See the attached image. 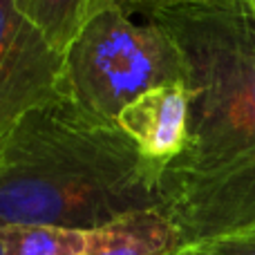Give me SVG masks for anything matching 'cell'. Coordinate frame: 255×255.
<instances>
[{"label":"cell","mask_w":255,"mask_h":255,"mask_svg":"<svg viewBox=\"0 0 255 255\" xmlns=\"http://www.w3.org/2000/svg\"><path fill=\"white\" fill-rule=\"evenodd\" d=\"M190 94L186 83L152 88L119 112L115 124L126 132L141 157L166 166L188 143Z\"/></svg>","instance_id":"obj_5"},{"label":"cell","mask_w":255,"mask_h":255,"mask_svg":"<svg viewBox=\"0 0 255 255\" xmlns=\"http://www.w3.org/2000/svg\"><path fill=\"white\" fill-rule=\"evenodd\" d=\"M108 2L117 4L119 9H124L126 13H148L152 11H161V9H170V7H179V4H193V2H204V0H108Z\"/></svg>","instance_id":"obj_10"},{"label":"cell","mask_w":255,"mask_h":255,"mask_svg":"<svg viewBox=\"0 0 255 255\" xmlns=\"http://www.w3.org/2000/svg\"><path fill=\"white\" fill-rule=\"evenodd\" d=\"M157 172L115 121L61 94L0 141V229H101L126 213L157 208Z\"/></svg>","instance_id":"obj_2"},{"label":"cell","mask_w":255,"mask_h":255,"mask_svg":"<svg viewBox=\"0 0 255 255\" xmlns=\"http://www.w3.org/2000/svg\"><path fill=\"white\" fill-rule=\"evenodd\" d=\"M184 244L179 229L159 208H141L88 231L83 255H172Z\"/></svg>","instance_id":"obj_6"},{"label":"cell","mask_w":255,"mask_h":255,"mask_svg":"<svg viewBox=\"0 0 255 255\" xmlns=\"http://www.w3.org/2000/svg\"><path fill=\"white\" fill-rule=\"evenodd\" d=\"M0 255H4V251H2V240H0Z\"/></svg>","instance_id":"obj_11"},{"label":"cell","mask_w":255,"mask_h":255,"mask_svg":"<svg viewBox=\"0 0 255 255\" xmlns=\"http://www.w3.org/2000/svg\"><path fill=\"white\" fill-rule=\"evenodd\" d=\"M177 43L190 94L188 143L157 172V208L184 244L255 229V11L204 0L152 11Z\"/></svg>","instance_id":"obj_1"},{"label":"cell","mask_w":255,"mask_h":255,"mask_svg":"<svg viewBox=\"0 0 255 255\" xmlns=\"http://www.w3.org/2000/svg\"><path fill=\"white\" fill-rule=\"evenodd\" d=\"M4 255H83L88 231L43 224H13L0 229Z\"/></svg>","instance_id":"obj_8"},{"label":"cell","mask_w":255,"mask_h":255,"mask_svg":"<svg viewBox=\"0 0 255 255\" xmlns=\"http://www.w3.org/2000/svg\"><path fill=\"white\" fill-rule=\"evenodd\" d=\"M61 94H67L63 54L13 0H0V141L27 112Z\"/></svg>","instance_id":"obj_4"},{"label":"cell","mask_w":255,"mask_h":255,"mask_svg":"<svg viewBox=\"0 0 255 255\" xmlns=\"http://www.w3.org/2000/svg\"><path fill=\"white\" fill-rule=\"evenodd\" d=\"M103 2L106 0H13L18 11L61 54Z\"/></svg>","instance_id":"obj_7"},{"label":"cell","mask_w":255,"mask_h":255,"mask_svg":"<svg viewBox=\"0 0 255 255\" xmlns=\"http://www.w3.org/2000/svg\"><path fill=\"white\" fill-rule=\"evenodd\" d=\"M172 255H255V229L181 244Z\"/></svg>","instance_id":"obj_9"},{"label":"cell","mask_w":255,"mask_h":255,"mask_svg":"<svg viewBox=\"0 0 255 255\" xmlns=\"http://www.w3.org/2000/svg\"><path fill=\"white\" fill-rule=\"evenodd\" d=\"M65 90L83 112L117 121L119 112L152 88L186 83V67L172 36L159 22H136L103 2L63 54Z\"/></svg>","instance_id":"obj_3"},{"label":"cell","mask_w":255,"mask_h":255,"mask_svg":"<svg viewBox=\"0 0 255 255\" xmlns=\"http://www.w3.org/2000/svg\"><path fill=\"white\" fill-rule=\"evenodd\" d=\"M249 2H251V7H253V11H255V0H249Z\"/></svg>","instance_id":"obj_12"}]
</instances>
